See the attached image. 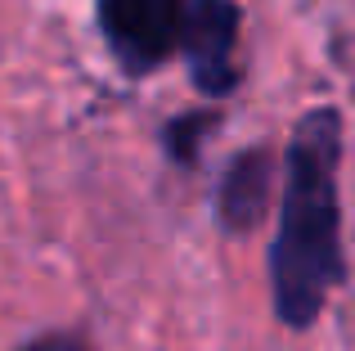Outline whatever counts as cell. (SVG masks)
I'll return each instance as SVG.
<instances>
[{"instance_id": "cell-1", "label": "cell", "mask_w": 355, "mask_h": 351, "mask_svg": "<svg viewBox=\"0 0 355 351\" xmlns=\"http://www.w3.org/2000/svg\"><path fill=\"white\" fill-rule=\"evenodd\" d=\"M338 158H342V113L338 108L306 113L293 131V144H288L284 207H279V234L270 248L275 316L288 329H311L329 293L347 280Z\"/></svg>"}, {"instance_id": "cell-2", "label": "cell", "mask_w": 355, "mask_h": 351, "mask_svg": "<svg viewBox=\"0 0 355 351\" xmlns=\"http://www.w3.org/2000/svg\"><path fill=\"white\" fill-rule=\"evenodd\" d=\"M184 0H99V32L126 72H153L180 45Z\"/></svg>"}, {"instance_id": "cell-3", "label": "cell", "mask_w": 355, "mask_h": 351, "mask_svg": "<svg viewBox=\"0 0 355 351\" xmlns=\"http://www.w3.org/2000/svg\"><path fill=\"white\" fill-rule=\"evenodd\" d=\"M239 5L234 0H193L184 9L180 27V50L189 59V77L207 99H220L234 90V45H239Z\"/></svg>"}, {"instance_id": "cell-4", "label": "cell", "mask_w": 355, "mask_h": 351, "mask_svg": "<svg viewBox=\"0 0 355 351\" xmlns=\"http://www.w3.org/2000/svg\"><path fill=\"white\" fill-rule=\"evenodd\" d=\"M270 185H275V158L270 149H248L243 158L230 162L220 180V225L230 234L252 230L270 207Z\"/></svg>"}, {"instance_id": "cell-5", "label": "cell", "mask_w": 355, "mask_h": 351, "mask_svg": "<svg viewBox=\"0 0 355 351\" xmlns=\"http://www.w3.org/2000/svg\"><path fill=\"white\" fill-rule=\"evenodd\" d=\"M207 126H211L207 113H189V117H180V122H171V126H166V149H171L180 162H193L198 131H207Z\"/></svg>"}, {"instance_id": "cell-6", "label": "cell", "mask_w": 355, "mask_h": 351, "mask_svg": "<svg viewBox=\"0 0 355 351\" xmlns=\"http://www.w3.org/2000/svg\"><path fill=\"white\" fill-rule=\"evenodd\" d=\"M23 351H86V347H81L72 334H50V338H41V343L23 347Z\"/></svg>"}]
</instances>
